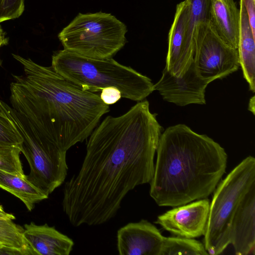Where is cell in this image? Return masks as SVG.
<instances>
[{"instance_id": "6da1fadb", "label": "cell", "mask_w": 255, "mask_h": 255, "mask_svg": "<svg viewBox=\"0 0 255 255\" xmlns=\"http://www.w3.org/2000/svg\"><path fill=\"white\" fill-rule=\"evenodd\" d=\"M161 128L146 100L98 125L80 169L64 186L62 209L72 226L109 222L129 191L150 183Z\"/></svg>"}, {"instance_id": "7a4b0ae2", "label": "cell", "mask_w": 255, "mask_h": 255, "mask_svg": "<svg viewBox=\"0 0 255 255\" xmlns=\"http://www.w3.org/2000/svg\"><path fill=\"white\" fill-rule=\"evenodd\" d=\"M12 55L22 66L24 74L12 75L11 106L62 150L67 151L89 137L110 111L99 95L72 83L51 66Z\"/></svg>"}, {"instance_id": "3957f363", "label": "cell", "mask_w": 255, "mask_h": 255, "mask_svg": "<svg viewBox=\"0 0 255 255\" xmlns=\"http://www.w3.org/2000/svg\"><path fill=\"white\" fill-rule=\"evenodd\" d=\"M156 152L149 194L159 206L175 207L206 198L226 171L224 148L184 124L167 128Z\"/></svg>"}, {"instance_id": "277c9868", "label": "cell", "mask_w": 255, "mask_h": 255, "mask_svg": "<svg viewBox=\"0 0 255 255\" xmlns=\"http://www.w3.org/2000/svg\"><path fill=\"white\" fill-rule=\"evenodd\" d=\"M51 67L65 79L93 93L113 87L120 91L122 98L140 102L154 91L150 79L113 58H91L63 49L52 55Z\"/></svg>"}, {"instance_id": "5b68a950", "label": "cell", "mask_w": 255, "mask_h": 255, "mask_svg": "<svg viewBox=\"0 0 255 255\" xmlns=\"http://www.w3.org/2000/svg\"><path fill=\"white\" fill-rule=\"evenodd\" d=\"M0 113L10 121L22 138L21 152L30 167L27 179L49 196L66 178L67 151L42 135L24 114L1 100Z\"/></svg>"}, {"instance_id": "8992f818", "label": "cell", "mask_w": 255, "mask_h": 255, "mask_svg": "<svg viewBox=\"0 0 255 255\" xmlns=\"http://www.w3.org/2000/svg\"><path fill=\"white\" fill-rule=\"evenodd\" d=\"M255 184V158L249 156L237 165L214 190L204 234L208 254H221L231 244L232 221L244 195Z\"/></svg>"}, {"instance_id": "52a82bcc", "label": "cell", "mask_w": 255, "mask_h": 255, "mask_svg": "<svg viewBox=\"0 0 255 255\" xmlns=\"http://www.w3.org/2000/svg\"><path fill=\"white\" fill-rule=\"evenodd\" d=\"M127 26L111 13H79L58 34L64 49L84 57L112 58L125 45Z\"/></svg>"}, {"instance_id": "ba28073f", "label": "cell", "mask_w": 255, "mask_h": 255, "mask_svg": "<svg viewBox=\"0 0 255 255\" xmlns=\"http://www.w3.org/2000/svg\"><path fill=\"white\" fill-rule=\"evenodd\" d=\"M193 62L198 75L211 82L237 71L238 52L226 44L211 24L196 45Z\"/></svg>"}, {"instance_id": "9c48e42d", "label": "cell", "mask_w": 255, "mask_h": 255, "mask_svg": "<svg viewBox=\"0 0 255 255\" xmlns=\"http://www.w3.org/2000/svg\"><path fill=\"white\" fill-rule=\"evenodd\" d=\"M211 82L198 74L193 61L187 71L177 77L164 68L159 80L153 85L163 99L179 106L192 104L204 105L205 89Z\"/></svg>"}, {"instance_id": "30bf717a", "label": "cell", "mask_w": 255, "mask_h": 255, "mask_svg": "<svg viewBox=\"0 0 255 255\" xmlns=\"http://www.w3.org/2000/svg\"><path fill=\"white\" fill-rule=\"evenodd\" d=\"M206 198L175 207L157 217L155 223L179 237L195 238L204 236L210 209Z\"/></svg>"}, {"instance_id": "8fae6325", "label": "cell", "mask_w": 255, "mask_h": 255, "mask_svg": "<svg viewBox=\"0 0 255 255\" xmlns=\"http://www.w3.org/2000/svg\"><path fill=\"white\" fill-rule=\"evenodd\" d=\"M163 238L154 225L142 219L118 230L117 250L120 255H160Z\"/></svg>"}, {"instance_id": "7c38bea8", "label": "cell", "mask_w": 255, "mask_h": 255, "mask_svg": "<svg viewBox=\"0 0 255 255\" xmlns=\"http://www.w3.org/2000/svg\"><path fill=\"white\" fill-rule=\"evenodd\" d=\"M231 244L237 255H255V184L241 200L231 225Z\"/></svg>"}, {"instance_id": "4fadbf2b", "label": "cell", "mask_w": 255, "mask_h": 255, "mask_svg": "<svg viewBox=\"0 0 255 255\" xmlns=\"http://www.w3.org/2000/svg\"><path fill=\"white\" fill-rule=\"evenodd\" d=\"M23 234L33 255H69L74 245L71 238L47 224H25Z\"/></svg>"}, {"instance_id": "5bb4252c", "label": "cell", "mask_w": 255, "mask_h": 255, "mask_svg": "<svg viewBox=\"0 0 255 255\" xmlns=\"http://www.w3.org/2000/svg\"><path fill=\"white\" fill-rule=\"evenodd\" d=\"M190 4L188 0L176 6L174 20L168 35V48L165 68L171 74L182 76L189 65L185 59L184 36Z\"/></svg>"}, {"instance_id": "9a60e30c", "label": "cell", "mask_w": 255, "mask_h": 255, "mask_svg": "<svg viewBox=\"0 0 255 255\" xmlns=\"http://www.w3.org/2000/svg\"><path fill=\"white\" fill-rule=\"evenodd\" d=\"M240 12L234 0H211L210 24L228 46L238 48Z\"/></svg>"}, {"instance_id": "2e32d148", "label": "cell", "mask_w": 255, "mask_h": 255, "mask_svg": "<svg viewBox=\"0 0 255 255\" xmlns=\"http://www.w3.org/2000/svg\"><path fill=\"white\" fill-rule=\"evenodd\" d=\"M188 0L190 6L185 31L184 51L186 60L190 65L196 45L210 24L211 0Z\"/></svg>"}, {"instance_id": "e0dca14e", "label": "cell", "mask_w": 255, "mask_h": 255, "mask_svg": "<svg viewBox=\"0 0 255 255\" xmlns=\"http://www.w3.org/2000/svg\"><path fill=\"white\" fill-rule=\"evenodd\" d=\"M240 19L238 52L240 66L250 90L255 91V36L250 25L248 15L240 0Z\"/></svg>"}, {"instance_id": "ac0fdd59", "label": "cell", "mask_w": 255, "mask_h": 255, "mask_svg": "<svg viewBox=\"0 0 255 255\" xmlns=\"http://www.w3.org/2000/svg\"><path fill=\"white\" fill-rule=\"evenodd\" d=\"M0 188L19 198L29 211L34 205L45 200L48 195L32 184L27 179L0 170Z\"/></svg>"}, {"instance_id": "d6986e66", "label": "cell", "mask_w": 255, "mask_h": 255, "mask_svg": "<svg viewBox=\"0 0 255 255\" xmlns=\"http://www.w3.org/2000/svg\"><path fill=\"white\" fill-rule=\"evenodd\" d=\"M23 230L12 219L0 218V248L12 250L20 255H33L24 238Z\"/></svg>"}, {"instance_id": "ffe728a7", "label": "cell", "mask_w": 255, "mask_h": 255, "mask_svg": "<svg viewBox=\"0 0 255 255\" xmlns=\"http://www.w3.org/2000/svg\"><path fill=\"white\" fill-rule=\"evenodd\" d=\"M204 245L192 238H163L160 255H207Z\"/></svg>"}, {"instance_id": "44dd1931", "label": "cell", "mask_w": 255, "mask_h": 255, "mask_svg": "<svg viewBox=\"0 0 255 255\" xmlns=\"http://www.w3.org/2000/svg\"><path fill=\"white\" fill-rule=\"evenodd\" d=\"M21 152L18 147H0V170L26 177L20 159Z\"/></svg>"}, {"instance_id": "7402d4cb", "label": "cell", "mask_w": 255, "mask_h": 255, "mask_svg": "<svg viewBox=\"0 0 255 255\" xmlns=\"http://www.w3.org/2000/svg\"><path fill=\"white\" fill-rule=\"evenodd\" d=\"M23 139L13 125L0 113V147L16 146L20 148Z\"/></svg>"}, {"instance_id": "603a6c76", "label": "cell", "mask_w": 255, "mask_h": 255, "mask_svg": "<svg viewBox=\"0 0 255 255\" xmlns=\"http://www.w3.org/2000/svg\"><path fill=\"white\" fill-rule=\"evenodd\" d=\"M25 0H0V23L19 17L24 11Z\"/></svg>"}, {"instance_id": "cb8c5ba5", "label": "cell", "mask_w": 255, "mask_h": 255, "mask_svg": "<svg viewBox=\"0 0 255 255\" xmlns=\"http://www.w3.org/2000/svg\"><path fill=\"white\" fill-rule=\"evenodd\" d=\"M101 92L100 95L101 99L105 104L109 106L116 103L122 98L120 91L115 87H106Z\"/></svg>"}, {"instance_id": "d4e9b609", "label": "cell", "mask_w": 255, "mask_h": 255, "mask_svg": "<svg viewBox=\"0 0 255 255\" xmlns=\"http://www.w3.org/2000/svg\"><path fill=\"white\" fill-rule=\"evenodd\" d=\"M247 11L253 34L255 36V0H241Z\"/></svg>"}, {"instance_id": "484cf974", "label": "cell", "mask_w": 255, "mask_h": 255, "mask_svg": "<svg viewBox=\"0 0 255 255\" xmlns=\"http://www.w3.org/2000/svg\"><path fill=\"white\" fill-rule=\"evenodd\" d=\"M0 218L8 219H14L15 217L11 214L7 213L4 211L2 207L0 205Z\"/></svg>"}, {"instance_id": "4316f807", "label": "cell", "mask_w": 255, "mask_h": 255, "mask_svg": "<svg viewBox=\"0 0 255 255\" xmlns=\"http://www.w3.org/2000/svg\"><path fill=\"white\" fill-rule=\"evenodd\" d=\"M8 39L7 37H5V33L0 34V48L4 45H6L8 44Z\"/></svg>"}, {"instance_id": "83f0119b", "label": "cell", "mask_w": 255, "mask_h": 255, "mask_svg": "<svg viewBox=\"0 0 255 255\" xmlns=\"http://www.w3.org/2000/svg\"><path fill=\"white\" fill-rule=\"evenodd\" d=\"M249 110L255 115V96L251 98L249 104Z\"/></svg>"}, {"instance_id": "f1b7e54d", "label": "cell", "mask_w": 255, "mask_h": 255, "mask_svg": "<svg viewBox=\"0 0 255 255\" xmlns=\"http://www.w3.org/2000/svg\"><path fill=\"white\" fill-rule=\"evenodd\" d=\"M4 32L3 31V30H2V29H1L0 27V34H3L4 33Z\"/></svg>"}]
</instances>
